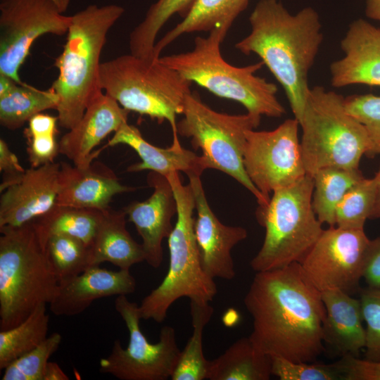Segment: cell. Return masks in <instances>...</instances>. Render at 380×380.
I'll return each instance as SVG.
<instances>
[{
    "mask_svg": "<svg viewBox=\"0 0 380 380\" xmlns=\"http://www.w3.org/2000/svg\"><path fill=\"white\" fill-rule=\"evenodd\" d=\"M55 132L25 134L27 139V153L31 167L55 162L59 153L58 142Z\"/></svg>",
    "mask_w": 380,
    "mask_h": 380,
    "instance_id": "cell-39",
    "label": "cell"
},
{
    "mask_svg": "<svg viewBox=\"0 0 380 380\" xmlns=\"http://www.w3.org/2000/svg\"><path fill=\"white\" fill-rule=\"evenodd\" d=\"M45 251L58 284L90 267L89 246L77 238L51 235L46 241Z\"/></svg>",
    "mask_w": 380,
    "mask_h": 380,
    "instance_id": "cell-33",
    "label": "cell"
},
{
    "mask_svg": "<svg viewBox=\"0 0 380 380\" xmlns=\"http://www.w3.org/2000/svg\"><path fill=\"white\" fill-rule=\"evenodd\" d=\"M127 215L123 209L111 208L102 212L89 246L90 267L108 262L120 270L145 260L141 243H138L126 228Z\"/></svg>",
    "mask_w": 380,
    "mask_h": 380,
    "instance_id": "cell-24",
    "label": "cell"
},
{
    "mask_svg": "<svg viewBox=\"0 0 380 380\" xmlns=\"http://www.w3.org/2000/svg\"><path fill=\"white\" fill-rule=\"evenodd\" d=\"M244 305L253 318L249 338L262 353L312 362L324 350L321 292L299 262L256 272Z\"/></svg>",
    "mask_w": 380,
    "mask_h": 380,
    "instance_id": "cell-1",
    "label": "cell"
},
{
    "mask_svg": "<svg viewBox=\"0 0 380 380\" xmlns=\"http://www.w3.org/2000/svg\"><path fill=\"white\" fill-rule=\"evenodd\" d=\"M69 4L70 0H1L0 74L23 82L19 70L34 42L46 34H67L71 15L63 13Z\"/></svg>",
    "mask_w": 380,
    "mask_h": 380,
    "instance_id": "cell-12",
    "label": "cell"
},
{
    "mask_svg": "<svg viewBox=\"0 0 380 380\" xmlns=\"http://www.w3.org/2000/svg\"><path fill=\"white\" fill-rule=\"evenodd\" d=\"M136 289V280L129 270H109L93 266L81 274L59 282L49 303L56 316H74L83 312L96 300L129 295Z\"/></svg>",
    "mask_w": 380,
    "mask_h": 380,
    "instance_id": "cell-21",
    "label": "cell"
},
{
    "mask_svg": "<svg viewBox=\"0 0 380 380\" xmlns=\"http://www.w3.org/2000/svg\"><path fill=\"white\" fill-rule=\"evenodd\" d=\"M68 376L64 372L61 367L54 362H49L43 380H68Z\"/></svg>",
    "mask_w": 380,
    "mask_h": 380,
    "instance_id": "cell-43",
    "label": "cell"
},
{
    "mask_svg": "<svg viewBox=\"0 0 380 380\" xmlns=\"http://www.w3.org/2000/svg\"><path fill=\"white\" fill-rule=\"evenodd\" d=\"M370 243L364 229L329 227L299 263L320 292L336 289L351 295L360 291Z\"/></svg>",
    "mask_w": 380,
    "mask_h": 380,
    "instance_id": "cell-14",
    "label": "cell"
},
{
    "mask_svg": "<svg viewBox=\"0 0 380 380\" xmlns=\"http://www.w3.org/2000/svg\"><path fill=\"white\" fill-rule=\"evenodd\" d=\"M365 15L368 18L380 21V0H365Z\"/></svg>",
    "mask_w": 380,
    "mask_h": 380,
    "instance_id": "cell-44",
    "label": "cell"
},
{
    "mask_svg": "<svg viewBox=\"0 0 380 380\" xmlns=\"http://www.w3.org/2000/svg\"><path fill=\"white\" fill-rule=\"evenodd\" d=\"M147 182L153 188L151 196L145 201H132L122 209L141 238L145 261L158 268L163 260V241L168 238L174 228L172 219L177 214V207L172 188L165 177L150 171Z\"/></svg>",
    "mask_w": 380,
    "mask_h": 380,
    "instance_id": "cell-17",
    "label": "cell"
},
{
    "mask_svg": "<svg viewBox=\"0 0 380 380\" xmlns=\"http://www.w3.org/2000/svg\"><path fill=\"white\" fill-rule=\"evenodd\" d=\"M25 170L8 144L4 139H0V172L4 175L0 192L22 176Z\"/></svg>",
    "mask_w": 380,
    "mask_h": 380,
    "instance_id": "cell-41",
    "label": "cell"
},
{
    "mask_svg": "<svg viewBox=\"0 0 380 380\" xmlns=\"http://www.w3.org/2000/svg\"><path fill=\"white\" fill-rule=\"evenodd\" d=\"M364 322L366 324V359H380V289L367 288L360 292Z\"/></svg>",
    "mask_w": 380,
    "mask_h": 380,
    "instance_id": "cell-38",
    "label": "cell"
},
{
    "mask_svg": "<svg viewBox=\"0 0 380 380\" xmlns=\"http://www.w3.org/2000/svg\"><path fill=\"white\" fill-rule=\"evenodd\" d=\"M49 319L46 305L42 304L18 325L0 331L1 370L48 337Z\"/></svg>",
    "mask_w": 380,
    "mask_h": 380,
    "instance_id": "cell-31",
    "label": "cell"
},
{
    "mask_svg": "<svg viewBox=\"0 0 380 380\" xmlns=\"http://www.w3.org/2000/svg\"><path fill=\"white\" fill-rule=\"evenodd\" d=\"M347 111L365 127L370 141L367 156L380 155V96L353 94L345 97Z\"/></svg>",
    "mask_w": 380,
    "mask_h": 380,
    "instance_id": "cell-36",
    "label": "cell"
},
{
    "mask_svg": "<svg viewBox=\"0 0 380 380\" xmlns=\"http://www.w3.org/2000/svg\"><path fill=\"white\" fill-rule=\"evenodd\" d=\"M334 365L343 380H380V359H360L346 355Z\"/></svg>",
    "mask_w": 380,
    "mask_h": 380,
    "instance_id": "cell-40",
    "label": "cell"
},
{
    "mask_svg": "<svg viewBox=\"0 0 380 380\" xmlns=\"http://www.w3.org/2000/svg\"><path fill=\"white\" fill-rule=\"evenodd\" d=\"M135 189L122 184L105 164L93 161L77 166L60 163L56 205L106 211L113 198Z\"/></svg>",
    "mask_w": 380,
    "mask_h": 380,
    "instance_id": "cell-20",
    "label": "cell"
},
{
    "mask_svg": "<svg viewBox=\"0 0 380 380\" xmlns=\"http://www.w3.org/2000/svg\"><path fill=\"white\" fill-rule=\"evenodd\" d=\"M271 357L260 351L248 337L235 341L217 358L210 360V380H269Z\"/></svg>",
    "mask_w": 380,
    "mask_h": 380,
    "instance_id": "cell-26",
    "label": "cell"
},
{
    "mask_svg": "<svg viewBox=\"0 0 380 380\" xmlns=\"http://www.w3.org/2000/svg\"><path fill=\"white\" fill-rule=\"evenodd\" d=\"M227 33L213 30L206 37H196L191 51L160 56L159 61L212 94L239 102L258 119L281 117L286 111L277 97V85L255 74L263 63L236 67L222 56L220 44Z\"/></svg>",
    "mask_w": 380,
    "mask_h": 380,
    "instance_id": "cell-4",
    "label": "cell"
},
{
    "mask_svg": "<svg viewBox=\"0 0 380 380\" xmlns=\"http://www.w3.org/2000/svg\"><path fill=\"white\" fill-rule=\"evenodd\" d=\"M124 11L115 4H91L71 15L65 44L53 64L58 75L51 86L59 98L56 110L61 127L72 129L103 91L99 82L101 51Z\"/></svg>",
    "mask_w": 380,
    "mask_h": 380,
    "instance_id": "cell-3",
    "label": "cell"
},
{
    "mask_svg": "<svg viewBox=\"0 0 380 380\" xmlns=\"http://www.w3.org/2000/svg\"><path fill=\"white\" fill-rule=\"evenodd\" d=\"M159 58L148 60L129 53L103 62L100 86L123 108L160 123L167 120L172 133H178L176 116L183 113L192 82L162 63Z\"/></svg>",
    "mask_w": 380,
    "mask_h": 380,
    "instance_id": "cell-8",
    "label": "cell"
},
{
    "mask_svg": "<svg viewBox=\"0 0 380 380\" xmlns=\"http://www.w3.org/2000/svg\"><path fill=\"white\" fill-rule=\"evenodd\" d=\"M115 310L129 331V343L124 348L119 340L114 341L110 353L99 361V371L120 380H166L171 378L181 351L176 341L175 329L164 326L159 341L150 343L141 331L139 305L127 296H118Z\"/></svg>",
    "mask_w": 380,
    "mask_h": 380,
    "instance_id": "cell-11",
    "label": "cell"
},
{
    "mask_svg": "<svg viewBox=\"0 0 380 380\" xmlns=\"http://www.w3.org/2000/svg\"><path fill=\"white\" fill-rule=\"evenodd\" d=\"M362 278L368 288L380 289V236L371 240Z\"/></svg>",
    "mask_w": 380,
    "mask_h": 380,
    "instance_id": "cell-42",
    "label": "cell"
},
{
    "mask_svg": "<svg viewBox=\"0 0 380 380\" xmlns=\"http://www.w3.org/2000/svg\"><path fill=\"white\" fill-rule=\"evenodd\" d=\"M249 23V34L235 48L260 57L283 87L299 122L310 89L308 74L323 41L319 14L310 6L291 14L279 0H260Z\"/></svg>",
    "mask_w": 380,
    "mask_h": 380,
    "instance_id": "cell-2",
    "label": "cell"
},
{
    "mask_svg": "<svg viewBox=\"0 0 380 380\" xmlns=\"http://www.w3.org/2000/svg\"><path fill=\"white\" fill-rule=\"evenodd\" d=\"M182 115L183 118L177 123L178 134L191 138L193 148L201 149L206 169L229 175L255 197L259 207L267 206L269 201L250 180L243 164L246 132L257 128L260 120L248 113L217 112L192 92L185 97Z\"/></svg>",
    "mask_w": 380,
    "mask_h": 380,
    "instance_id": "cell-10",
    "label": "cell"
},
{
    "mask_svg": "<svg viewBox=\"0 0 380 380\" xmlns=\"http://www.w3.org/2000/svg\"><path fill=\"white\" fill-rule=\"evenodd\" d=\"M272 375L281 380H338L341 375L334 364L293 362L279 356H270Z\"/></svg>",
    "mask_w": 380,
    "mask_h": 380,
    "instance_id": "cell-37",
    "label": "cell"
},
{
    "mask_svg": "<svg viewBox=\"0 0 380 380\" xmlns=\"http://www.w3.org/2000/svg\"><path fill=\"white\" fill-rule=\"evenodd\" d=\"M177 202V220L167 238L170 262L167 272L156 289L139 305L141 319L161 323L170 307L187 297L199 303L210 302L217 292L214 279L201 268L194 234L195 200L189 183L183 184L179 172L165 177Z\"/></svg>",
    "mask_w": 380,
    "mask_h": 380,
    "instance_id": "cell-6",
    "label": "cell"
},
{
    "mask_svg": "<svg viewBox=\"0 0 380 380\" xmlns=\"http://www.w3.org/2000/svg\"><path fill=\"white\" fill-rule=\"evenodd\" d=\"M58 102V96L51 87L42 90L25 82L16 84L0 96V124L8 129H17L35 115L56 110Z\"/></svg>",
    "mask_w": 380,
    "mask_h": 380,
    "instance_id": "cell-29",
    "label": "cell"
},
{
    "mask_svg": "<svg viewBox=\"0 0 380 380\" xmlns=\"http://www.w3.org/2000/svg\"><path fill=\"white\" fill-rule=\"evenodd\" d=\"M60 163L26 169L0 196V227H18L46 214L56 203Z\"/></svg>",
    "mask_w": 380,
    "mask_h": 380,
    "instance_id": "cell-16",
    "label": "cell"
},
{
    "mask_svg": "<svg viewBox=\"0 0 380 380\" xmlns=\"http://www.w3.org/2000/svg\"><path fill=\"white\" fill-rule=\"evenodd\" d=\"M248 3L249 0H196L188 14L156 43L154 57L159 58L163 50L182 34L215 29L227 32Z\"/></svg>",
    "mask_w": 380,
    "mask_h": 380,
    "instance_id": "cell-25",
    "label": "cell"
},
{
    "mask_svg": "<svg viewBox=\"0 0 380 380\" xmlns=\"http://www.w3.org/2000/svg\"><path fill=\"white\" fill-rule=\"evenodd\" d=\"M312 208L323 224L336 226V210L345 194L364 177L359 170L338 167L322 168L312 176Z\"/></svg>",
    "mask_w": 380,
    "mask_h": 380,
    "instance_id": "cell-28",
    "label": "cell"
},
{
    "mask_svg": "<svg viewBox=\"0 0 380 380\" xmlns=\"http://www.w3.org/2000/svg\"><path fill=\"white\" fill-rule=\"evenodd\" d=\"M300 146L308 175L322 168H359L370 148L367 132L345 106V97L322 86L310 87L299 121Z\"/></svg>",
    "mask_w": 380,
    "mask_h": 380,
    "instance_id": "cell-7",
    "label": "cell"
},
{
    "mask_svg": "<svg viewBox=\"0 0 380 380\" xmlns=\"http://www.w3.org/2000/svg\"><path fill=\"white\" fill-rule=\"evenodd\" d=\"M313 179L305 175L272 193L256 217L265 229L262 245L251 261L253 271L265 272L300 262L317 241L322 224L312 205Z\"/></svg>",
    "mask_w": 380,
    "mask_h": 380,
    "instance_id": "cell-9",
    "label": "cell"
},
{
    "mask_svg": "<svg viewBox=\"0 0 380 380\" xmlns=\"http://www.w3.org/2000/svg\"><path fill=\"white\" fill-rule=\"evenodd\" d=\"M213 308L209 303L190 300L192 335L186 343L171 376L172 380L208 379L210 360L203 351V333L210 320Z\"/></svg>",
    "mask_w": 380,
    "mask_h": 380,
    "instance_id": "cell-32",
    "label": "cell"
},
{
    "mask_svg": "<svg viewBox=\"0 0 380 380\" xmlns=\"http://www.w3.org/2000/svg\"><path fill=\"white\" fill-rule=\"evenodd\" d=\"M61 341V334L53 333L35 348L8 365L4 369L2 380H43L49 358Z\"/></svg>",
    "mask_w": 380,
    "mask_h": 380,
    "instance_id": "cell-35",
    "label": "cell"
},
{
    "mask_svg": "<svg viewBox=\"0 0 380 380\" xmlns=\"http://www.w3.org/2000/svg\"><path fill=\"white\" fill-rule=\"evenodd\" d=\"M129 113L103 91L91 102L80 121L61 138L59 153L75 165H89L102 150L94 148L127 122Z\"/></svg>",
    "mask_w": 380,
    "mask_h": 380,
    "instance_id": "cell-19",
    "label": "cell"
},
{
    "mask_svg": "<svg viewBox=\"0 0 380 380\" xmlns=\"http://www.w3.org/2000/svg\"><path fill=\"white\" fill-rule=\"evenodd\" d=\"M0 233V329L6 330L49 304L58 281L32 221Z\"/></svg>",
    "mask_w": 380,
    "mask_h": 380,
    "instance_id": "cell-5",
    "label": "cell"
},
{
    "mask_svg": "<svg viewBox=\"0 0 380 380\" xmlns=\"http://www.w3.org/2000/svg\"><path fill=\"white\" fill-rule=\"evenodd\" d=\"M340 44L344 55L330 65L331 84L380 87V27L362 18L355 20Z\"/></svg>",
    "mask_w": 380,
    "mask_h": 380,
    "instance_id": "cell-18",
    "label": "cell"
},
{
    "mask_svg": "<svg viewBox=\"0 0 380 380\" xmlns=\"http://www.w3.org/2000/svg\"><path fill=\"white\" fill-rule=\"evenodd\" d=\"M178 135L172 134L170 147L160 148L148 142L138 128L126 122L114 132L106 145L125 144L134 150L141 162L129 166L127 171L129 172L150 170L166 177L174 172H184L188 177L201 176L206 170L201 156L184 148Z\"/></svg>",
    "mask_w": 380,
    "mask_h": 380,
    "instance_id": "cell-22",
    "label": "cell"
},
{
    "mask_svg": "<svg viewBox=\"0 0 380 380\" xmlns=\"http://www.w3.org/2000/svg\"><path fill=\"white\" fill-rule=\"evenodd\" d=\"M188 177L195 200L194 228L201 268L210 278L232 279L236 272L231 251L247 238V230L222 223L208 204L201 176Z\"/></svg>",
    "mask_w": 380,
    "mask_h": 380,
    "instance_id": "cell-15",
    "label": "cell"
},
{
    "mask_svg": "<svg viewBox=\"0 0 380 380\" xmlns=\"http://www.w3.org/2000/svg\"><path fill=\"white\" fill-rule=\"evenodd\" d=\"M321 296L326 310L324 343L329 344L342 356L358 357L366 343L360 298L336 289L322 291Z\"/></svg>",
    "mask_w": 380,
    "mask_h": 380,
    "instance_id": "cell-23",
    "label": "cell"
},
{
    "mask_svg": "<svg viewBox=\"0 0 380 380\" xmlns=\"http://www.w3.org/2000/svg\"><path fill=\"white\" fill-rule=\"evenodd\" d=\"M101 214L102 211L96 210L56 204L32 222L44 248L46 239L56 234L77 238L90 246Z\"/></svg>",
    "mask_w": 380,
    "mask_h": 380,
    "instance_id": "cell-27",
    "label": "cell"
},
{
    "mask_svg": "<svg viewBox=\"0 0 380 380\" xmlns=\"http://www.w3.org/2000/svg\"><path fill=\"white\" fill-rule=\"evenodd\" d=\"M375 176L376 177L375 199L370 219L380 218V166Z\"/></svg>",
    "mask_w": 380,
    "mask_h": 380,
    "instance_id": "cell-45",
    "label": "cell"
},
{
    "mask_svg": "<svg viewBox=\"0 0 380 380\" xmlns=\"http://www.w3.org/2000/svg\"><path fill=\"white\" fill-rule=\"evenodd\" d=\"M376 177L363 178L343 196L336 210V226L364 229L374 208Z\"/></svg>",
    "mask_w": 380,
    "mask_h": 380,
    "instance_id": "cell-34",
    "label": "cell"
},
{
    "mask_svg": "<svg viewBox=\"0 0 380 380\" xmlns=\"http://www.w3.org/2000/svg\"><path fill=\"white\" fill-rule=\"evenodd\" d=\"M298 121L293 118L284 120L273 130L249 129L246 132L245 170L268 201L271 193L291 186L307 175Z\"/></svg>",
    "mask_w": 380,
    "mask_h": 380,
    "instance_id": "cell-13",
    "label": "cell"
},
{
    "mask_svg": "<svg viewBox=\"0 0 380 380\" xmlns=\"http://www.w3.org/2000/svg\"><path fill=\"white\" fill-rule=\"evenodd\" d=\"M196 0H157L148 9L143 20L129 34L130 53L139 58L155 59L156 37L169 19L175 14L184 18Z\"/></svg>",
    "mask_w": 380,
    "mask_h": 380,
    "instance_id": "cell-30",
    "label": "cell"
}]
</instances>
